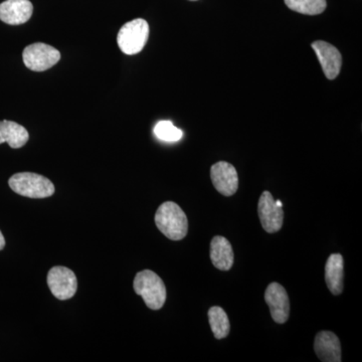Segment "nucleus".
Wrapping results in <instances>:
<instances>
[{
	"mask_svg": "<svg viewBox=\"0 0 362 362\" xmlns=\"http://www.w3.org/2000/svg\"><path fill=\"white\" fill-rule=\"evenodd\" d=\"M156 223L158 230L169 240H180L187 237V216L175 202H166L158 207Z\"/></svg>",
	"mask_w": 362,
	"mask_h": 362,
	"instance_id": "f257e3e1",
	"label": "nucleus"
},
{
	"mask_svg": "<svg viewBox=\"0 0 362 362\" xmlns=\"http://www.w3.org/2000/svg\"><path fill=\"white\" fill-rule=\"evenodd\" d=\"M133 288L151 310H159L166 301V287L162 279L151 270L136 274Z\"/></svg>",
	"mask_w": 362,
	"mask_h": 362,
	"instance_id": "f03ea898",
	"label": "nucleus"
},
{
	"mask_svg": "<svg viewBox=\"0 0 362 362\" xmlns=\"http://www.w3.org/2000/svg\"><path fill=\"white\" fill-rule=\"evenodd\" d=\"M8 185L16 194L28 199H47L56 190L49 178L33 173H16L9 178Z\"/></svg>",
	"mask_w": 362,
	"mask_h": 362,
	"instance_id": "7ed1b4c3",
	"label": "nucleus"
},
{
	"mask_svg": "<svg viewBox=\"0 0 362 362\" xmlns=\"http://www.w3.org/2000/svg\"><path fill=\"white\" fill-rule=\"evenodd\" d=\"M148 37V23L143 18H136L121 28L117 35V42L124 54L133 56L144 49Z\"/></svg>",
	"mask_w": 362,
	"mask_h": 362,
	"instance_id": "20e7f679",
	"label": "nucleus"
},
{
	"mask_svg": "<svg viewBox=\"0 0 362 362\" xmlns=\"http://www.w3.org/2000/svg\"><path fill=\"white\" fill-rule=\"evenodd\" d=\"M23 63L33 71H44L59 63L61 54L52 45L44 42H35L23 49Z\"/></svg>",
	"mask_w": 362,
	"mask_h": 362,
	"instance_id": "39448f33",
	"label": "nucleus"
},
{
	"mask_svg": "<svg viewBox=\"0 0 362 362\" xmlns=\"http://www.w3.org/2000/svg\"><path fill=\"white\" fill-rule=\"evenodd\" d=\"M47 286L57 299L65 301L75 296L78 289L77 277L66 267H54L47 274Z\"/></svg>",
	"mask_w": 362,
	"mask_h": 362,
	"instance_id": "423d86ee",
	"label": "nucleus"
},
{
	"mask_svg": "<svg viewBox=\"0 0 362 362\" xmlns=\"http://www.w3.org/2000/svg\"><path fill=\"white\" fill-rule=\"evenodd\" d=\"M258 214L262 226L267 233H277L282 228L284 211L279 206L270 192H264L259 199Z\"/></svg>",
	"mask_w": 362,
	"mask_h": 362,
	"instance_id": "0eeeda50",
	"label": "nucleus"
},
{
	"mask_svg": "<svg viewBox=\"0 0 362 362\" xmlns=\"http://www.w3.org/2000/svg\"><path fill=\"white\" fill-rule=\"evenodd\" d=\"M211 178L214 187L225 197H232L239 188V176L235 166L226 161L214 164L211 168Z\"/></svg>",
	"mask_w": 362,
	"mask_h": 362,
	"instance_id": "6e6552de",
	"label": "nucleus"
},
{
	"mask_svg": "<svg viewBox=\"0 0 362 362\" xmlns=\"http://www.w3.org/2000/svg\"><path fill=\"white\" fill-rule=\"evenodd\" d=\"M316 52L324 75L328 80H334L339 75L342 66V56L334 45L323 40H316L311 45Z\"/></svg>",
	"mask_w": 362,
	"mask_h": 362,
	"instance_id": "1a4fd4ad",
	"label": "nucleus"
},
{
	"mask_svg": "<svg viewBox=\"0 0 362 362\" xmlns=\"http://www.w3.org/2000/svg\"><path fill=\"white\" fill-rule=\"evenodd\" d=\"M265 301L270 308L272 318L276 323L287 322L290 315V301L282 285L271 283L265 292Z\"/></svg>",
	"mask_w": 362,
	"mask_h": 362,
	"instance_id": "9d476101",
	"label": "nucleus"
},
{
	"mask_svg": "<svg viewBox=\"0 0 362 362\" xmlns=\"http://www.w3.org/2000/svg\"><path fill=\"white\" fill-rule=\"evenodd\" d=\"M33 13L30 0H6L0 4V21L7 25H23L30 20Z\"/></svg>",
	"mask_w": 362,
	"mask_h": 362,
	"instance_id": "9b49d317",
	"label": "nucleus"
},
{
	"mask_svg": "<svg viewBox=\"0 0 362 362\" xmlns=\"http://www.w3.org/2000/svg\"><path fill=\"white\" fill-rule=\"evenodd\" d=\"M314 350L321 361L340 362L342 361L339 338L330 331H321L316 335Z\"/></svg>",
	"mask_w": 362,
	"mask_h": 362,
	"instance_id": "f8f14e48",
	"label": "nucleus"
},
{
	"mask_svg": "<svg viewBox=\"0 0 362 362\" xmlns=\"http://www.w3.org/2000/svg\"><path fill=\"white\" fill-rule=\"evenodd\" d=\"M232 245L225 237L216 235L211 243V259L213 265L221 271H228L233 265Z\"/></svg>",
	"mask_w": 362,
	"mask_h": 362,
	"instance_id": "ddd939ff",
	"label": "nucleus"
},
{
	"mask_svg": "<svg viewBox=\"0 0 362 362\" xmlns=\"http://www.w3.org/2000/svg\"><path fill=\"white\" fill-rule=\"evenodd\" d=\"M344 261L340 254L330 255L325 265V282L333 295L341 294L343 277H344Z\"/></svg>",
	"mask_w": 362,
	"mask_h": 362,
	"instance_id": "4468645a",
	"label": "nucleus"
},
{
	"mask_svg": "<svg viewBox=\"0 0 362 362\" xmlns=\"http://www.w3.org/2000/svg\"><path fill=\"white\" fill-rule=\"evenodd\" d=\"M30 139V134L23 126L13 121H0V144L7 143L11 148L18 149L25 146Z\"/></svg>",
	"mask_w": 362,
	"mask_h": 362,
	"instance_id": "2eb2a0df",
	"label": "nucleus"
},
{
	"mask_svg": "<svg viewBox=\"0 0 362 362\" xmlns=\"http://www.w3.org/2000/svg\"><path fill=\"white\" fill-rule=\"evenodd\" d=\"M207 315L211 331L216 339H223L230 334V320L223 308L218 306L211 307Z\"/></svg>",
	"mask_w": 362,
	"mask_h": 362,
	"instance_id": "dca6fc26",
	"label": "nucleus"
},
{
	"mask_svg": "<svg viewBox=\"0 0 362 362\" xmlns=\"http://www.w3.org/2000/svg\"><path fill=\"white\" fill-rule=\"evenodd\" d=\"M286 6L293 11L306 16H318L327 7L326 0H284Z\"/></svg>",
	"mask_w": 362,
	"mask_h": 362,
	"instance_id": "f3484780",
	"label": "nucleus"
},
{
	"mask_svg": "<svg viewBox=\"0 0 362 362\" xmlns=\"http://www.w3.org/2000/svg\"><path fill=\"white\" fill-rule=\"evenodd\" d=\"M156 137L162 141L175 142L182 137V131L176 128L170 121H161L154 128Z\"/></svg>",
	"mask_w": 362,
	"mask_h": 362,
	"instance_id": "a211bd4d",
	"label": "nucleus"
},
{
	"mask_svg": "<svg viewBox=\"0 0 362 362\" xmlns=\"http://www.w3.org/2000/svg\"><path fill=\"white\" fill-rule=\"evenodd\" d=\"M6 247V239H4V235L0 232V251L4 249Z\"/></svg>",
	"mask_w": 362,
	"mask_h": 362,
	"instance_id": "6ab92c4d",
	"label": "nucleus"
},
{
	"mask_svg": "<svg viewBox=\"0 0 362 362\" xmlns=\"http://www.w3.org/2000/svg\"><path fill=\"white\" fill-rule=\"evenodd\" d=\"M276 204H277L279 206H282V202L280 201L276 202Z\"/></svg>",
	"mask_w": 362,
	"mask_h": 362,
	"instance_id": "aec40b11",
	"label": "nucleus"
},
{
	"mask_svg": "<svg viewBox=\"0 0 362 362\" xmlns=\"http://www.w3.org/2000/svg\"><path fill=\"white\" fill-rule=\"evenodd\" d=\"M190 1H197V0H190Z\"/></svg>",
	"mask_w": 362,
	"mask_h": 362,
	"instance_id": "412c9836",
	"label": "nucleus"
}]
</instances>
